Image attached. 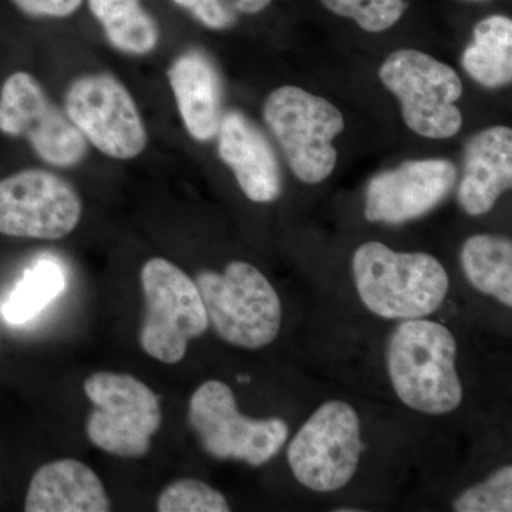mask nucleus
Instances as JSON below:
<instances>
[{
	"label": "nucleus",
	"mask_w": 512,
	"mask_h": 512,
	"mask_svg": "<svg viewBox=\"0 0 512 512\" xmlns=\"http://www.w3.org/2000/svg\"><path fill=\"white\" fill-rule=\"evenodd\" d=\"M336 13L355 20L366 32L379 33L392 28L403 16L404 0H322Z\"/></svg>",
	"instance_id": "nucleus-23"
},
{
	"label": "nucleus",
	"mask_w": 512,
	"mask_h": 512,
	"mask_svg": "<svg viewBox=\"0 0 512 512\" xmlns=\"http://www.w3.org/2000/svg\"><path fill=\"white\" fill-rule=\"evenodd\" d=\"M238 380L241 383H248L249 382V377L248 376H238Z\"/></svg>",
	"instance_id": "nucleus-29"
},
{
	"label": "nucleus",
	"mask_w": 512,
	"mask_h": 512,
	"mask_svg": "<svg viewBox=\"0 0 512 512\" xmlns=\"http://www.w3.org/2000/svg\"><path fill=\"white\" fill-rule=\"evenodd\" d=\"M175 5L187 9L198 22L207 28L222 30L232 28L238 15L228 9L221 0H173Z\"/></svg>",
	"instance_id": "nucleus-25"
},
{
	"label": "nucleus",
	"mask_w": 512,
	"mask_h": 512,
	"mask_svg": "<svg viewBox=\"0 0 512 512\" xmlns=\"http://www.w3.org/2000/svg\"><path fill=\"white\" fill-rule=\"evenodd\" d=\"M384 86L400 100L404 123L421 137L444 140L463 126L454 106L463 96L456 70L426 53L400 49L380 67Z\"/></svg>",
	"instance_id": "nucleus-7"
},
{
	"label": "nucleus",
	"mask_w": 512,
	"mask_h": 512,
	"mask_svg": "<svg viewBox=\"0 0 512 512\" xmlns=\"http://www.w3.org/2000/svg\"><path fill=\"white\" fill-rule=\"evenodd\" d=\"M188 421L211 457L252 467L272 460L289 437L288 424L278 417L256 420L239 413L234 392L220 380H208L195 390Z\"/></svg>",
	"instance_id": "nucleus-8"
},
{
	"label": "nucleus",
	"mask_w": 512,
	"mask_h": 512,
	"mask_svg": "<svg viewBox=\"0 0 512 512\" xmlns=\"http://www.w3.org/2000/svg\"><path fill=\"white\" fill-rule=\"evenodd\" d=\"M218 153L234 171L242 192L254 202H272L281 195V170L262 131L239 111L222 116Z\"/></svg>",
	"instance_id": "nucleus-14"
},
{
	"label": "nucleus",
	"mask_w": 512,
	"mask_h": 512,
	"mask_svg": "<svg viewBox=\"0 0 512 512\" xmlns=\"http://www.w3.org/2000/svg\"><path fill=\"white\" fill-rule=\"evenodd\" d=\"M195 285L210 325L222 340L248 350L274 342L281 330V299L254 265L234 261L222 274L202 271Z\"/></svg>",
	"instance_id": "nucleus-3"
},
{
	"label": "nucleus",
	"mask_w": 512,
	"mask_h": 512,
	"mask_svg": "<svg viewBox=\"0 0 512 512\" xmlns=\"http://www.w3.org/2000/svg\"><path fill=\"white\" fill-rule=\"evenodd\" d=\"M461 268L471 285L485 295L512 306V244L498 235L468 238L461 248Z\"/></svg>",
	"instance_id": "nucleus-18"
},
{
	"label": "nucleus",
	"mask_w": 512,
	"mask_h": 512,
	"mask_svg": "<svg viewBox=\"0 0 512 512\" xmlns=\"http://www.w3.org/2000/svg\"><path fill=\"white\" fill-rule=\"evenodd\" d=\"M167 74L188 134L201 143L217 137L222 120V89L211 60L204 53L190 50L174 60Z\"/></svg>",
	"instance_id": "nucleus-16"
},
{
	"label": "nucleus",
	"mask_w": 512,
	"mask_h": 512,
	"mask_svg": "<svg viewBox=\"0 0 512 512\" xmlns=\"http://www.w3.org/2000/svg\"><path fill=\"white\" fill-rule=\"evenodd\" d=\"M457 170L443 158L406 161L370 180L365 217L370 222L403 224L436 208L453 190Z\"/></svg>",
	"instance_id": "nucleus-13"
},
{
	"label": "nucleus",
	"mask_w": 512,
	"mask_h": 512,
	"mask_svg": "<svg viewBox=\"0 0 512 512\" xmlns=\"http://www.w3.org/2000/svg\"><path fill=\"white\" fill-rule=\"evenodd\" d=\"M32 18H69L82 6L83 0H10Z\"/></svg>",
	"instance_id": "nucleus-26"
},
{
	"label": "nucleus",
	"mask_w": 512,
	"mask_h": 512,
	"mask_svg": "<svg viewBox=\"0 0 512 512\" xmlns=\"http://www.w3.org/2000/svg\"><path fill=\"white\" fill-rule=\"evenodd\" d=\"M359 414L350 404H322L288 447L296 480L316 493H333L355 477L362 456Z\"/></svg>",
	"instance_id": "nucleus-9"
},
{
	"label": "nucleus",
	"mask_w": 512,
	"mask_h": 512,
	"mask_svg": "<svg viewBox=\"0 0 512 512\" xmlns=\"http://www.w3.org/2000/svg\"><path fill=\"white\" fill-rule=\"evenodd\" d=\"M160 512H228L227 498L211 485L195 478L168 484L157 500Z\"/></svg>",
	"instance_id": "nucleus-22"
},
{
	"label": "nucleus",
	"mask_w": 512,
	"mask_h": 512,
	"mask_svg": "<svg viewBox=\"0 0 512 512\" xmlns=\"http://www.w3.org/2000/svg\"><path fill=\"white\" fill-rule=\"evenodd\" d=\"M272 0H232L237 13H245V15H256L271 5Z\"/></svg>",
	"instance_id": "nucleus-27"
},
{
	"label": "nucleus",
	"mask_w": 512,
	"mask_h": 512,
	"mask_svg": "<svg viewBox=\"0 0 512 512\" xmlns=\"http://www.w3.org/2000/svg\"><path fill=\"white\" fill-rule=\"evenodd\" d=\"M67 117L104 156L133 160L143 154L148 133L126 86L106 73L84 74L64 96Z\"/></svg>",
	"instance_id": "nucleus-10"
},
{
	"label": "nucleus",
	"mask_w": 512,
	"mask_h": 512,
	"mask_svg": "<svg viewBox=\"0 0 512 512\" xmlns=\"http://www.w3.org/2000/svg\"><path fill=\"white\" fill-rule=\"evenodd\" d=\"M83 204L72 185L40 168L0 180V234L56 241L72 234Z\"/></svg>",
	"instance_id": "nucleus-12"
},
{
	"label": "nucleus",
	"mask_w": 512,
	"mask_h": 512,
	"mask_svg": "<svg viewBox=\"0 0 512 512\" xmlns=\"http://www.w3.org/2000/svg\"><path fill=\"white\" fill-rule=\"evenodd\" d=\"M83 389L93 404L86 421L90 443L121 458L146 456L163 423L154 390L137 377L107 370L87 377Z\"/></svg>",
	"instance_id": "nucleus-6"
},
{
	"label": "nucleus",
	"mask_w": 512,
	"mask_h": 512,
	"mask_svg": "<svg viewBox=\"0 0 512 512\" xmlns=\"http://www.w3.org/2000/svg\"><path fill=\"white\" fill-rule=\"evenodd\" d=\"M63 269L56 261L33 262L0 302V315L9 325L20 326L35 319L64 289Z\"/></svg>",
	"instance_id": "nucleus-21"
},
{
	"label": "nucleus",
	"mask_w": 512,
	"mask_h": 512,
	"mask_svg": "<svg viewBox=\"0 0 512 512\" xmlns=\"http://www.w3.org/2000/svg\"><path fill=\"white\" fill-rule=\"evenodd\" d=\"M353 278L369 311L386 319H419L443 305L450 281L443 265L424 252H396L366 242L353 256Z\"/></svg>",
	"instance_id": "nucleus-2"
},
{
	"label": "nucleus",
	"mask_w": 512,
	"mask_h": 512,
	"mask_svg": "<svg viewBox=\"0 0 512 512\" xmlns=\"http://www.w3.org/2000/svg\"><path fill=\"white\" fill-rule=\"evenodd\" d=\"M0 133L26 138L36 156L53 167H74L89 151L66 111L26 72L10 74L0 89Z\"/></svg>",
	"instance_id": "nucleus-11"
},
{
	"label": "nucleus",
	"mask_w": 512,
	"mask_h": 512,
	"mask_svg": "<svg viewBox=\"0 0 512 512\" xmlns=\"http://www.w3.org/2000/svg\"><path fill=\"white\" fill-rule=\"evenodd\" d=\"M264 117L299 180L319 184L333 173V140L345 130V119L332 103L299 87H279L266 99Z\"/></svg>",
	"instance_id": "nucleus-5"
},
{
	"label": "nucleus",
	"mask_w": 512,
	"mask_h": 512,
	"mask_svg": "<svg viewBox=\"0 0 512 512\" xmlns=\"http://www.w3.org/2000/svg\"><path fill=\"white\" fill-rule=\"evenodd\" d=\"M456 356V339L446 326L423 318L404 320L387 346L394 392L417 412L433 416L454 412L463 402Z\"/></svg>",
	"instance_id": "nucleus-1"
},
{
	"label": "nucleus",
	"mask_w": 512,
	"mask_h": 512,
	"mask_svg": "<svg viewBox=\"0 0 512 512\" xmlns=\"http://www.w3.org/2000/svg\"><path fill=\"white\" fill-rule=\"evenodd\" d=\"M109 495L82 461L62 458L39 468L26 493V512H107Z\"/></svg>",
	"instance_id": "nucleus-17"
},
{
	"label": "nucleus",
	"mask_w": 512,
	"mask_h": 512,
	"mask_svg": "<svg viewBox=\"0 0 512 512\" xmlns=\"http://www.w3.org/2000/svg\"><path fill=\"white\" fill-rule=\"evenodd\" d=\"M466 2H485V0H466Z\"/></svg>",
	"instance_id": "nucleus-30"
},
{
	"label": "nucleus",
	"mask_w": 512,
	"mask_h": 512,
	"mask_svg": "<svg viewBox=\"0 0 512 512\" xmlns=\"http://www.w3.org/2000/svg\"><path fill=\"white\" fill-rule=\"evenodd\" d=\"M87 3L114 49L134 56L156 50L160 29L141 0H87Z\"/></svg>",
	"instance_id": "nucleus-20"
},
{
	"label": "nucleus",
	"mask_w": 512,
	"mask_h": 512,
	"mask_svg": "<svg viewBox=\"0 0 512 512\" xmlns=\"http://www.w3.org/2000/svg\"><path fill=\"white\" fill-rule=\"evenodd\" d=\"M457 512H511L512 468L501 467L483 483L463 491L453 501Z\"/></svg>",
	"instance_id": "nucleus-24"
},
{
	"label": "nucleus",
	"mask_w": 512,
	"mask_h": 512,
	"mask_svg": "<svg viewBox=\"0 0 512 512\" xmlns=\"http://www.w3.org/2000/svg\"><path fill=\"white\" fill-rule=\"evenodd\" d=\"M512 185V131L497 126L476 134L464 151L458 202L470 215L487 214Z\"/></svg>",
	"instance_id": "nucleus-15"
},
{
	"label": "nucleus",
	"mask_w": 512,
	"mask_h": 512,
	"mask_svg": "<svg viewBox=\"0 0 512 512\" xmlns=\"http://www.w3.org/2000/svg\"><path fill=\"white\" fill-rule=\"evenodd\" d=\"M338 512H357V508H338Z\"/></svg>",
	"instance_id": "nucleus-28"
},
{
	"label": "nucleus",
	"mask_w": 512,
	"mask_h": 512,
	"mask_svg": "<svg viewBox=\"0 0 512 512\" xmlns=\"http://www.w3.org/2000/svg\"><path fill=\"white\" fill-rule=\"evenodd\" d=\"M146 315L141 323V349L148 356L175 365L187 355L191 340L210 326L194 279L164 258H151L141 268Z\"/></svg>",
	"instance_id": "nucleus-4"
},
{
	"label": "nucleus",
	"mask_w": 512,
	"mask_h": 512,
	"mask_svg": "<svg viewBox=\"0 0 512 512\" xmlns=\"http://www.w3.org/2000/svg\"><path fill=\"white\" fill-rule=\"evenodd\" d=\"M461 64L477 83L485 87L507 86L512 80V22L494 15L481 20L474 29V40L467 47Z\"/></svg>",
	"instance_id": "nucleus-19"
}]
</instances>
